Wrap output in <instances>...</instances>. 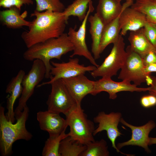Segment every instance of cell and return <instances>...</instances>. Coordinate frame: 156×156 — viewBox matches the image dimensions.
Returning a JSON list of instances; mask_svg holds the SVG:
<instances>
[{"label":"cell","instance_id":"e575fe53","mask_svg":"<svg viewBox=\"0 0 156 156\" xmlns=\"http://www.w3.org/2000/svg\"><path fill=\"white\" fill-rule=\"evenodd\" d=\"M153 144H156V137H150L149 146H150Z\"/></svg>","mask_w":156,"mask_h":156},{"label":"cell","instance_id":"5b68a950","mask_svg":"<svg viewBox=\"0 0 156 156\" xmlns=\"http://www.w3.org/2000/svg\"><path fill=\"white\" fill-rule=\"evenodd\" d=\"M125 44L122 36L120 34L108 56L101 65L91 72V76L111 78L116 75L121 69L125 60L127 52L125 50Z\"/></svg>","mask_w":156,"mask_h":156},{"label":"cell","instance_id":"8d00e7d4","mask_svg":"<svg viewBox=\"0 0 156 156\" xmlns=\"http://www.w3.org/2000/svg\"><path fill=\"white\" fill-rule=\"evenodd\" d=\"M132 0V1H133V0Z\"/></svg>","mask_w":156,"mask_h":156},{"label":"cell","instance_id":"d6986e66","mask_svg":"<svg viewBox=\"0 0 156 156\" xmlns=\"http://www.w3.org/2000/svg\"><path fill=\"white\" fill-rule=\"evenodd\" d=\"M20 10L15 7H12L8 9L0 12V20L2 24L8 28L16 29L24 26L29 27L32 25V21L25 19L27 12L26 11L22 14Z\"/></svg>","mask_w":156,"mask_h":156},{"label":"cell","instance_id":"4dcf8cb0","mask_svg":"<svg viewBox=\"0 0 156 156\" xmlns=\"http://www.w3.org/2000/svg\"><path fill=\"white\" fill-rule=\"evenodd\" d=\"M141 105L145 108H148L156 105V97L150 94L142 96L140 100Z\"/></svg>","mask_w":156,"mask_h":156},{"label":"cell","instance_id":"9a60e30c","mask_svg":"<svg viewBox=\"0 0 156 156\" xmlns=\"http://www.w3.org/2000/svg\"><path fill=\"white\" fill-rule=\"evenodd\" d=\"M37 119L40 129L47 132L49 136L60 135L65 131L68 126L66 119L61 117L60 114L48 110L38 112Z\"/></svg>","mask_w":156,"mask_h":156},{"label":"cell","instance_id":"f1b7e54d","mask_svg":"<svg viewBox=\"0 0 156 156\" xmlns=\"http://www.w3.org/2000/svg\"><path fill=\"white\" fill-rule=\"evenodd\" d=\"M143 29L148 39L156 47V25L147 20Z\"/></svg>","mask_w":156,"mask_h":156},{"label":"cell","instance_id":"d590c367","mask_svg":"<svg viewBox=\"0 0 156 156\" xmlns=\"http://www.w3.org/2000/svg\"><path fill=\"white\" fill-rule=\"evenodd\" d=\"M118 0V1H120L122 0Z\"/></svg>","mask_w":156,"mask_h":156},{"label":"cell","instance_id":"74e56055","mask_svg":"<svg viewBox=\"0 0 156 156\" xmlns=\"http://www.w3.org/2000/svg\"></svg>","mask_w":156,"mask_h":156},{"label":"cell","instance_id":"d4e9b609","mask_svg":"<svg viewBox=\"0 0 156 156\" xmlns=\"http://www.w3.org/2000/svg\"><path fill=\"white\" fill-rule=\"evenodd\" d=\"M131 8L144 14L147 20L156 25V0H135Z\"/></svg>","mask_w":156,"mask_h":156},{"label":"cell","instance_id":"52a82bcc","mask_svg":"<svg viewBox=\"0 0 156 156\" xmlns=\"http://www.w3.org/2000/svg\"><path fill=\"white\" fill-rule=\"evenodd\" d=\"M127 56L118 77L122 81H126L138 86L146 82L151 74L146 73L145 65L142 57L133 51L130 46L126 49Z\"/></svg>","mask_w":156,"mask_h":156},{"label":"cell","instance_id":"3957f363","mask_svg":"<svg viewBox=\"0 0 156 156\" xmlns=\"http://www.w3.org/2000/svg\"><path fill=\"white\" fill-rule=\"evenodd\" d=\"M5 109L0 106V148L3 156L10 155L12 152V145L16 140H23L29 141L32 135L26 127L29 108L26 105L14 123L7 119Z\"/></svg>","mask_w":156,"mask_h":156},{"label":"cell","instance_id":"5bb4252c","mask_svg":"<svg viewBox=\"0 0 156 156\" xmlns=\"http://www.w3.org/2000/svg\"><path fill=\"white\" fill-rule=\"evenodd\" d=\"M62 79L77 105H81L84 98L91 94L94 88L95 81L89 79L84 74Z\"/></svg>","mask_w":156,"mask_h":156},{"label":"cell","instance_id":"30bf717a","mask_svg":"<svg viewBox=\"0 0 156 156\" xmlns=\"http://www.w3.org/2000/svg\"><path fill=\"white\" fill-rule=\"evenodd\" d=\"M88 7L86 15L78 30H76V25L74 28L70 27L67 33L68 36L73 46V53L70 57L72 58L77 55L83 56L88 60L92 65L97 67L99 65L89 50L86 42L87 21L90 13L92 12L94 10L92 1L90 2Z\"/></svg>","mask_w":156,"mask_h":156},{"label":"cell","instance_id":"7a4b0ae2","mask_svg":"<svg viewBox=\"0 0 156 156\" xmlns=\"http://www.w3.org/2000/svg\"><path fill=\"white\" fill-rule=\"evenodd\" d=\"M73 49V45L68 34L64 33L58 38L49 39L27 48L23 53V57L29 61L36 59L41 60L46 69L45 78L49 79L52 67L50 60L54 58L60 60L62 55Z\"/></svg>","mask_w":156,"mask_h":156},{"label":"cell","instance_id":"9c48e42d","mask_svg":"<svg viewBox=\"0 0 156 156\" xmlns=\"http://www.w3.org/2000/svg\"><path fill=\"white\" fill-rule=\"evenodd\" d=\"M77 58H69L66 62L57 63L51 61L52 66L51 69L50 81L39 84L37 87L50 84L55 81L60 79L69 78L80 75L85 74L88 72H92L97 67L93 65L87 66L79 63Z\"/></svg>","mask_w":156,"mask_h":156},{"label":"cell","instance_id":"ffe728a7","mask_svg":"<svg viewBox=\"0 0 156 156\" xmlns=\"http://www.w3.org/2000/svg\"><path fill=\"white\" fill-rule=\"evenodd\" d=\"M128 39L131 49L142 57L151 51L156 53V47L148 39L143 28L136 31H130Z\"/></svg>","mask_w":156,"mask_h":156},{"label":"cell","instance_id":"f546056e","mask_svg":"<svg viewBox=\"0 0 156 156\" xmlns=\"http://www.w3.org/2000/svg\"><path fill=\"white\" fill-rule=\"evenodd\" d=\"M32 0H0V7L4 8H10L15 7L21 10L23 5H32Z\"/></svg>","mask_w":156,"mask_h":156},{"label":"cell","instance_id":"7c38bea8","mask_svg":"<svg viewBox=\"0 0 156 156\" xmlns=\"http://www.w3.org/2000/svg\"><path fill=\"white\" fill-rule=\"evenodd\" d=\"M148 87L138 88L127 81L116 82L111 78L104 77L95 81L94 88L91 95L95 96L101 92H105L108 94L109 99H115L117 97V93L120 92H140L148 91Z\"/></svg>","mask_w":156,"mask_h":156},{"label":"cell","instance_id":"603a6c76","mask_svg":"<svg viewBox=\"0 0 156 156\" xmlns=\"http://www.w3.org/2000/svg\"><path fill=\"white\" fill-rule=\"evenodd\" d=\"M86 145L74 140L68 136L61 141L59 148L60 156H80Z\"/></svg>","mask_w":156,"mask_h":156},{"label":"cell","instance_id":"4fadbf2b","mask_svg":"<svg viewBox=\"0 0 156 156\" xmlns=\"http://www.w3.org/2000/svg\"><path fill=\"white\" fill-rule=\"evenodd\" d=\"M120 122L131 129L132 135L129 140L117 144L116 146L118 149L120 150L124 146L129 145L138 146L144 148L147 153H151V151L148 146L150 139L149 135L156 126L155 122L150 120L145 124L140 126H136L129 124L122 118Z\"/></svg>","mask_w":156,"mask_h":156},{"label":"cell","instance_id":"484cf974","mask_svg":"<svg viewBox=\"0 0 156 156\" xmlns=\"http://www.w3.org/2000/svg\"><path fill=\"white\" fill-rule=\"evenodd\" d=\"M109 152L106 141L103 139L94 141L86 145L80 156H109Z\"/></svg>","mask_w":156,"mask_h":156},{"label":"cell","instance_id":"ac0fdd59","mask_svg":"<svg viewBox=\"0 0 156 156\" xmlns=\"http://www.w3.org/2000/svg\"><path fill=\"white\" fill-rule=\"evenodd\" d=\"M25 75V71L20 70L16 76L11 80L6 89V92L9 94V95L7 98V112L5 116L8 120L13 123L16 119L14 110V104L16 99L21 94L23 91L22 82Z\"/></svg>","mask_w":156,"mask_h":156},{"label":"cell","instance_id":"cb8c5ba5","mask_svg":"<svg viewBox=\"0 0 156 156\" xmlns=\"http://www.w3.org/2000/svg\"><path fill=\"white\" fill-rule=\"evenodd\" d=\"M92 0H75L65 8L62 13L68 21L69 16H77L79 21H83L87 13V9Z\"/></svg>","mask_w":156,"mask_h":156},{"label":"cell","instance_id":"7402d4cb","mask_svg":"<svg viewBox=\"0 0 156 156\" xmlns=\"http://www.w3.org/2000/svg\"><path fill=\"white\" fill-rule=\"evenodd\" d=\"M122 11L115 18L104 25L99 45L100 54L107 46L111 43L113 44L118 39L120 31L119 19Z\"/></svg>","mask_w":156,"mask_h":156},{"label":"cell","instance_id":"44dd1931","mask_svg":"<svg viewBox=\"0 0 156 156\" xmlns=\"http://www.w3.org/2000/svg\"><path fill=\"white\" fill-rule=\"evenodd\" d=\"M90 23L89 32L92 40L91 51L95 60L100 57L99 45L104 24L96 13L89 16Z\"/></svg>","mask_w":156,"mask_h":156},{"label":"cell","instance_id":"d6a6232c","mask_svg":"<svg viewBox=\"0 0 156 156\" xmlns=\"http://www.w3.org/2000/svg\"><path fill=\"white\" fill-rule=\"evenodd\" d=\"M152 81L148 87V91L150 94L153 95L156 97V77L151 76Z\"/></svg>","mask_w":156,"mask_h":156},{"label":"cell","instance_id":"6da1fadb","mask_svg":"<svg viewBox=\"0 0 156 156\" xmlns=\"http://www.w3.org/2000/svg\"><path fill=\"white\" fill-rule=\"evenodd\" d=\"M31 16L36 18L32 21L29 31H24L21 35L27 48L49 39L59 37L64 33L68 23L62 12L35 10Z\"/></svg>","mask_w":156,"mask_h":156},{"label":"cell","instance_id":"8992f818","mask_svg":"<svg viewBox=\"0 0 156 156\" xmlns=\"http://www.w3.org/2000/svg\"><path fill=\"white\" fill-rule=\"evenodd\" d=\"M33 61L30 70L25 75L23 80L22 92L18 104L14 111L16 119L27 105V102L33 94L35 88L45 78L46 69L43 62L39 59H36Z\"/></svg>","mask_w":156,"mask_h":156},{"label":"cell","instance_id":"1f68e13d","mask_svg":"<svg viewBox=\"0 0 156 156\" xmlns=\"http://www.w3.org/2000/svg\"><path fill=\"white\" fill-rule=\"evenodd\" d=\"M142 58L144 65L156 63V53L155 52H150Z\"/></svg>","mask_w":156,"mask_h":156},{"label":"cell","instance_id":"83f0119b","mask_svg":"<svg viewBox=\"0 0 156 156\" xmlns=\"http://www.w3.org/2000/svg\"><path fill=\"white\" fill-rule=\"evenodd\" d=\"M36 10L43 12L50 10L54 12H62L65 8L64 4L60 0H35Z\"/></svg>","mask_w":156,"mask_h":156},{"label":"cell","instance_id":"4316f807","mask_svg":"<svg viewBox=\"0 0 156 156\" xmlns=\"http://www.w3.org/2000/svg\"><path fill=\"white\" fill-rule=\"evenodd\" d=\"M64 131L59 135L49 136L45 143L42 150L43 156H60L59 150L61 141L65 138L69 136Z\"/></svg>","mask_w":156,"mask_h":156},{"label":"cell","instance_id":"836d02e7","mask_svg":"<svg viewBox=\"0 0 156 156\" xmlns=\"http://www.w3.org/2000/svg\"><path fill=\"white\" fill-rule=\"evenodd\" d=\"M144 69L146 73L148 74H151L153 72H156V63L145 65Z\"/></svg>","mask_w":156,"mask_h":156},{"label":"cell","instance_id":"ba28073f","mask_svg":"<svg viewBox=\"0 0 156 156\" xmlns=\"http://www.w3.org/2000/svg\"><path fill=\"white\" fill-rule=\"evenodd\" d=\"M50 84L51 89L47 104L48 110L66 115L77 104L68 91L62 79L56 80Z\"/></svg>","mask_w":156,"mask_h":156},{"label":"cell","instance_id":"277c9868","mask_svg":"<svg viewBox=\"0 0 156 156\" xmlns=\"http://www.w3.org/2000/svg\"><path fill=\"white\" fill-rule=\"evenodd\" d=\"M65 116L67 125L70 127L68 133L71 138L85 145L95 140L94 122L88 118L81 105H77Z\"/></svg>","mask_w":156,"mask_h":156},{"label":"cell","instance_id":"e0dca14e","mask_svg":"<svg viewBox=\"0 0 156 156\" xmlns=\"http://www.w3.org/2000/svg\"><path fill=\"white\" fill-rule=\"evenodd\" d=\"M133 3L132 0H127L122 5L120 1L117 0H99L96 13L105 25L117 17L124 9Z\"/></svg>","mask_w":156,"mask_h":156},{"label":"cell","instance_id":"2e32d148","mask_svg":"<svg viewBox=\"0 0 156 156\" xmlns=\"http://www.w3.org/2000/svg\"><path fill=\"white\" fill-rule=\"evenodd\" d=\"M147 19L142 12L131 7L125 8L119 19L120 34L125 36L128 31H135L144 27Z\"/></svg>","mask_w":156,"mask_h":156},{"label":"cell","instance_id":"8fae6325","mask_svg":"<svg viewBox=\"0 0 156 156\" xmlns=\"http://www.w3.org/2000/svg\"><path fill=\"white\" fill-rule=\"evenodd\" d=\"M121 117L122 114L119 112H112L108 114L103 111L99 112L93 118L94 122L98 124L97 127L94 130L93 135L95 136L99 132L105 131L108 138L111 142L112 147L116 149L118 153L120 152L127 156H131L132 155L120 152L116 145V139L122 135L118 127Z\"/></svg>","mask_w":156,"mask_h":156}]
</instances>
